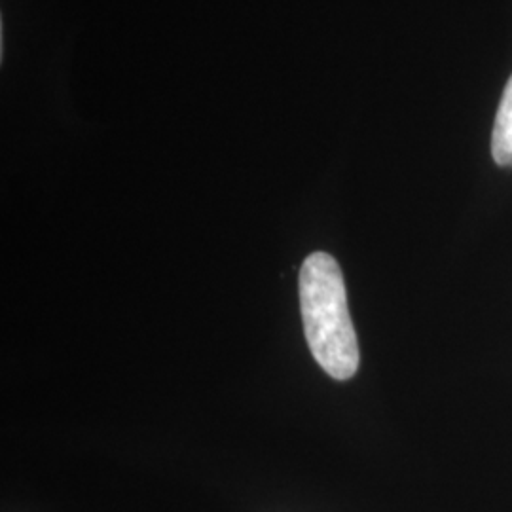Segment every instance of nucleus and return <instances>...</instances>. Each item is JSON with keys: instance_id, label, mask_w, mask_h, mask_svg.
I'll return each mask as SVG.
<instances>
[{"instance_id": "nucleus-2", "label": "nucleus", "mask_w": 512, "mask_h": 512, "mask_svg": "<svg viewBox=\"0 0 512 512\" xmlns=\"http://www.w3.org/2000/svg\"><path fill=\"white\" fill-rule=\"evenodd\" d=\"M492 156L495 164L512 167V76L503 90V97L495 114Z\"/></svg>"}, {"instance_id": "nucleus-1", "label": "nucleus", "mask_w": 512, "mask_h": 512, "mask_svg": "<svg viewBox=\"0 0 512 512\" xmlns=\"http://www.w3.org/2000/svg\"><path fill=\"white\" fill-rule=\"evenodd\" d=\"M300 311L315 361L334 380H349L361 361L359 344L344 275L327 253H313L300 268Z\"/></svg>"}]
</instances>
